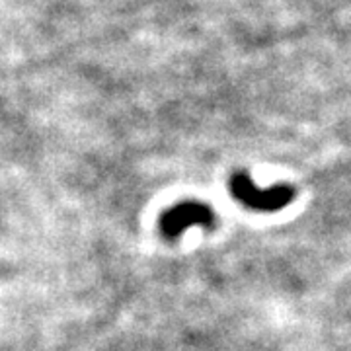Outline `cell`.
Here are the masks:
<instances>
[{"mask_svg": "<svg viewBox=\"0 0 351 351\" xmlns=\"http://www.w3.org/2000/svg\"><path fill=\"white\" fill-rule=\"evenodd\" d=\"M230 193L234 195V199H239L254 211H267V213L287 207L295 197V191L289 186H274L269 189L256 188L250 178L242 172L230 178Z\"/></svg>", "mask_w": 351, "mask_h": 351, "instance_id": "6da1fadb", "label": "cell"}, {"mask_svg": "<svg viewBox=\"0 0 351 351\" xmlns=\"http://www.w3.org/2000/svg\"><path fill=\"white\" fill-rule=\"evenodd\" d=\"M193 225H215V215L209 205L193 203V201L182 203L174 209H168L160 219V228H162L164 237H168V239H178L186 228Z\"/></svg>", "mask_w": 351, "mask_h": 351, "instance_id": "7a4b0ae2", "label": "cell"}]
</instances>
